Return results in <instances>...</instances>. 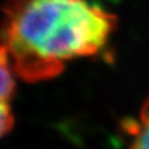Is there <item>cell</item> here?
I'll return each instance as SVG.
<instances>
[{"label":"cell","instance_id":"6da1fadb","mask_svg":"<svg viewBox=\"0 0 149 149\" xmlns=\"http://www.w3.org/2000/svg\"><path fill=\"white\" fill-rule=\"evenodd\" d=\"M116 29L117 17L90 0H6L0 46L17 77L39 82L70 61L97 56Z\"/></svg>","mask_w":149,"mask_h":149},{"label":"cell","instance_id":"7a4b0ae2","mask_svg":"<svg viewBox=\"0 0 149 149\" xmlns=\"http://www.w3.org/2000/svg\"><path fill=\"white\" fill-rule=\"evenodd\" d=\"M14 74L5 54L0 50V138L10 132L15 122L10 104L16 90Z\"/></svg>","mask_w":149,"mask_h":149},{"label":"cell","instance_id":"3957f363","mask_svg":"<svg viewBox=\"0 0 149 149\" xmlns=\"http://www.w3.org/2000/svg\"><path fill=\"white\" fill-rule=\"evenodd\" d=\"M129 149H149V97L143 102Z\"/></svg>","mask_w":149,"mask_h":149}]
</instances>
